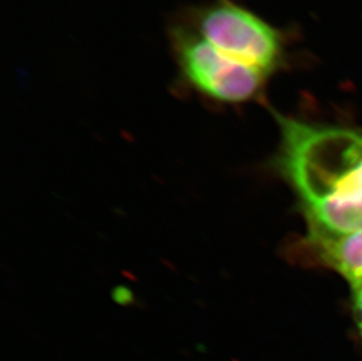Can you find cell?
Here are the masks:
<instances>
[{
  "instance_id": "6da1fadb",
  "label": "cell",
  "mask_w": 362,
  "mask_h": 361,
  "mask_svg": "<svg viewBox=\"0 0 362 361\" xmlns=\"http://www.w3.org/2000/svg\"><path fill=\"white\" fill-rule=\"evenodd\" d=\"M274 118L281 141L274 167L296 191L310 225L362 230V133Z\"/></svg>"
},
{
  "instance_id": "7a4b0ae2",
  "label": "cell",
  "mask_w": 362,
  "mask_h": 361,
  "mask_svg": "<svg viewBox=\"0 0 362 361\" xmlns=\"http://www.w3.org/2000/svg\"><path fill=\"white\" fill-rule=\"evenodd\" d=\"M176 66L173 89L208 107L237 106L262 96L267 75L219 51L187 25L173 18L167 28Z\"/></svg>"
},
{
  "instance_id": "3957f363",
  "label": "cell",
  "mask_w": 362,
  "mask_h": 361,
  "mask_svg": "<svg viewBox=\"0 0 362 361\" xmlns=\"http://www.w3.org/2000/svg\"><path fill=\"white\" fill-rule=\"evenodd\" d=\"M230 58L267 76L281 64V38L272 26L233 0H208L175 14Z\"/></svg>"
},
{
  "instance_id": "277c9868",
  "label": "cell",
  "mask_w": 362,
  "mask_h": 361,
  "mask_svg": "<svg viewBox=\"0 0 362 361\" xmlns=\"http://www.w3.org/2000/svg\"><path fill=\"white\" fill-rule=\"evenodd\" d=\"M303 246L315 263L335 270L352 287L362 285V230L338 234L310 225Z\"/></svg>"
},
{
  "instance_id": "5b68a950",
  "label": "cell",
  "mask_w": 362,
  "mask_h": 361,
  "mask_svg": "<svg viewBox=\"0 0 362 361\" xmlns=\"http://www.w3.org/2000/svg\"><path fill=\"white\" fill-rule=\"evenodd\" d=\"M353 307L362 334V285L353 287Z\"/></svg>"
}]
</instances>
